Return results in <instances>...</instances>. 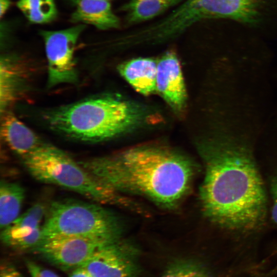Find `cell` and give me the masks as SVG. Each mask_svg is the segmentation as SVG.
<instances>
[{
    "label": "cell",
    "mask_w": 277,
    "mask_h": 277,
    "mask_svg": "<svg viewBox=\"0 0 277 277\" xmlns=\"http://www.w3.org/2000/svg\"><path fill=\"white\" fill-rule=\"evenodd\" d=\"M200 144L205 167L200 189L204 216L226 232L238 235L261 230L267 219L268 199L259 165V135L215 130Z\"/></svg>",
    "instance_id": "1"
},
{
    "label": "cell",
    "mask_w": 277,
    "mask_h": 277,
    "mask_svg": "<svg viewBox=\"0 0 277 277\" xmlns=\"http://www.w3.org/2000/svg\"><path fill=\"white\" fill-rule=\"evenodd\" d=\"M78 162L112 190L142 195L167 208L183 199L195 171L188 158L158 146L136 147Z\"/></svg>",
    "instance_id": "2"
},
{
    "label": "cell",
    "mask_w": 277,
    "mask_h": 277,
    "mask_svg": "<svg viewBox=\"0 0 277 277\" xmlns=\"http://www.w3.org/2000/svg\"><path fill=\"white\" fill-rule=\"evenodd\" d=\"M140 110L113 95L87 98L47 112L44 118L53 130L87 142L103 141L139 123Z\"/></svg>",
    "instance_id": "3"
},
{
    "label": "cell",
    "mask_w": 277,
    "mask_h": 277,
    "mask_svg": "<svg viewBox=\"0 0 277 277\" xmlns=\"http://www.w3.org/2000/svg\"><path fill=\"white\" fill-rule=\"evenodd\" d=\"M22 160L29 174L42 183L73 191L102 205L129 207L136 205L100 182L78 162L52 145L43 143Z\"/></svg>",
    "instance_id": "4"
},
{
    "label": "cell",
    "mask_w": 277,
    "mask_h": 277,
    "mask_svg": "<svg viewBox=\"0 0 277 277\" xmlns=\"http://www.w3.org/2000/svg\"><path fill=\"white\" fill-rule=\"evenodd\" d=\"M101 205L71 199L53 202L42 226L43 239L77 236L109 241L120 239L121 228L117 219Z\"/></svg>",
    "instance_id": "5"
},
{
    "label": "cell",
    "mask_w": 277,
    "mask_h": 277,
    "mask_svg": "<svg viewBox=\"0 0 277 277\" xmlns=\"http://www.w3.org/2000/svg\"><path fill=\"white\" fill-rule=\"evenodd\" d=\"M263 0H185L157 22L160 33L170 39L180 35L199 22L229 18L254 25L261 17Z\"/></svg>",
    "instance_id": "6"
},
{
    "label": "cell",
    "mask_w": 277,
    "mask_h": 277,
    "mask_svg": "<svg viewBox=\"0 0 277 277\" xmlns=\"http://www.w3.org/2000/svg\"><path fill=\"white\" fill-rule=\"evenodd\" d=\"M85 28V25H79L59 31L42 32L48 63L49 87L76 82L74 50Z\"/></svg>",
    "instance_id": "7"
},
{
    "label": "cell",
    "mask_w": 277,
    "mask_h": 277,
    "mask_svg": "<svg viewBox=\"0 0 277 277\" xmlns=\"http://www.w3.org/2000/svg\"><path fill=\"white\" fill-rule=\"evenodd\" d=\"M114 241L94 238L57 236L43 239L33 250L61 269L72 270L81 266L99 248Z\"/></svg>",
    "instance_id": "8"
},
{
    "label": "cell",
    "mask_w": 277,
    "mask_h": 277,
    "mask_svg": "<svg viewBox=\"0 0 277 277\" xmlns=\"http://www.w3.org/2000/svg\"><path fill=\"white\" fill-rule=\"evenodd\" d=\"M136 250L120 239L97 250L81 266L94 277H134Z\"/></svg>",
    "instance_id": "9"
},
{
    "label": "cell",
    "mask_w": 277,
    "mask_h": 277,
    "mask_svg": "<svg viewBox=\"0 0 277 277\" xmlns=\"http://www.w3.org/2000/svg\"><path fill=\"white\" fill-rule=\"evenodd\" d=\"M156 92L176 112L184 111L187 93L180 61L172 51L157 61Z\"/></svg>",
    "instance_id": "10"
},
{
    "label": "cell",
    "mask_w": 277,
    "mask_h": 277,
    "mask_svg": "<svg viewBox=\"0 0 277 277\" xmlns=\"http://www.w3.org/2000/svg\"><path fill=\"white\" fill-rule=\"evenodd\" d=\"M1 134L8 147L22 159L44 143L31 130L8 112L4 113L1 120Z\"/></svg>",
    "instance_id": "11"
},
{
    "label": "cell",
    "mask_w": 277,
    "mask_h": 277,
    "mask_svg": "<svg viewBox=\"0 0 277 277\" xmlns=\"http://www.w3.org/2000/svg\"><path fill=\"white\" fill-rule=\"evenodd\" d=\"M121 75L138 92L145 95L156 91L157 62L151 58L139 57L121 64Z\"/></svg>",
    "instance_id": "12"
},
{
    "label": "cell",
    "mask_w": 277,
    "mask_h": 277,
    "mask_svg": "<svg viewBox=\"0 0 277 277\" xmlns=\"http://www.w3.org/2000/svg\"><path fill=\"white\" fill-rule=\"evenodd\" d=\"M76 9L71 20L94 26L98 29L107 30L117 28L120 20L113 12L107 0H74Z\"/></svg>",
    "instance_id": "13"
},
{
    "label": "cell",
    "mask_w": 277,
    "mask_h": 277,
    "mask_svg": "<svg viewBox=\"0 0 277 277\" xmlns=\"http://www.w3.org/2000/svg\"><path fill=\"white\" fill-rule=\"evenodd\" d=\"M25 190L20 185L4 180L0 184V227L2 230L19 215L25 198Z\"/></svg>",
    "instance_id": "14"
},
{
    "label": "cell",
    "mask_w": 277,
    "mask_h": 277,
    "mask_svg": "<svg viewBox=\"0 0 277 277\" xmlns=\"http://www.w3.org/2000/svg\"><path fill=\"white\" fill-rule=\"evenodd\" d=\"M47 210L41 203H37L19 216L10 225L1 230V238H10L24 236L42 227L41 224Z\"/></svg>",
    "instance_id": "15"
},
{
    "label": "cell",
    "mask_w": 277,
    "mask_h": 277,
    "mask_svg": "<svg viewBox=\"0 0 277 277\" xmlns=\"http://www.w3.org/2000/svg\"><path fill=\"white\" fill-rule=\"evenodd\" d=\"M183 0H131L123 7L127 22L133 24L150 19L179 4Z\"/></svg>",
    "instance_id": "16"
},
{
    "label": "cell",
    "mask_w": 277,
    "mask_h": 277,
    "mask_svg": "<svg viewBox=\"0 0 277 277\" xmlns=\"http://www.w3.org/2000/svg\"><path fill=\"white\" fill-rule=\"evenodd\" d=\"M13 61L4 58L1 62V108L6 109L16 98L22 81L21 71Z\"/></svg>",
    "instance_id": "17"
},
{
    "label": "cell",
    "mask_w": 277,
    "mask_h": 277,
    "mask_svg": "<svg viewBox=\"0 0 277 277\" xmlns=\"http://www.w3.org/2000/svg\"><path fill=\"white\" fill-rule=\"evenodd\" d=\"M17 6L32 23L49 22L53 20L57 14L53 0H19Z\"/></svg>",
    "instance_id": "18"
},
{
    "label": "cell",
    "mask_w": 277,
    "mask_h": 277,
    "mask_svg": "<svg viewBox=\"0 0 277 277\" xmlns=\"http://www.w3.org/2000/svg\"><path fill=\"white\" fill-rule=\"evenodd\" d=\"M162 277H207L197 265L189 262H179L172 265Z\"/></svg>",
    "instance_id": "19"
},
{
    "label": "cell",
    "mask_w": 277,
    "mask_h": 277,
    "mask_svg": "<svg viewBox=\"0 0 277 277\" xmlns=\"http://www.w3.org/2000/svg\"><path fill=\"white\" fill-rule=\"evenodd\" d=\"M262 150L277 164V134L267 142ZM275 168L268 177V185L277 188V165Z\"/></svg>",
    "instance_id": "20"
},
{
    "label": "cell",
    "mask_w": 277,
    "mask_h": 277,
    "mask_svg": "<svg viewBox=\"0 0 277 277\" xmlns=\"http://www.w3.org/2000/svg\"><path fill=\"white\" fill-rule=\"evenodd\" d=\"M26 264L31 277H60L52 271L44 268L34 262L28 261Z\"/></svg>",
    "instance_id": "21"
},
{
    "label": "cell",
    "mask_w": 277,
    "mask_h": 277,
    "mask_svg": "<svg viewBox=\"0 0 277 277\" xmlns=\"http://www.w3.org/2000/svg\"><path fill=\"white\" fill-rule=\"evenodd\" d=\"M269 190L271 201L270 209L271 219L274 224L277 226V188L269 185Z\"/></svg>",
    "instance_id": "22"
},
{
    "label": "cell",
    "mask_w": 277,
    "mask_h": 277,
    "mask_svg": "<svg viewBox=\"0 0 277 277\" xmlns=\"http://www.w3.org/2000/svg\"><path fill=\"white\" fill-rule=\"evenodd\" d=\"M1 277H23V276L14 268L11 266H5L1 269Z\"/></svg>",
    "instance_id": "23"
},
{
    "label": "cell",
    "mask_w": 277,
    "mask_h": 277,
    "mask_svg": "<svg viewBox=\"0 0 277 277\" xmlns=\"http://www.w3.org/2000/svg\"><path fill=\"white\" fill-rule=\"evenodd\" d=\"M69 277H94L83 267L80 266L72 270Z\"/></svg>",
    "instance_id": "24"
},
{
    "label": "cell",
    "mask_w": 277,
    "mask_h": 277,
    "mask_svg": "<svg viewBox=\"0 0 277 277\" xmlns=\"http://www.w3.org/2000/svg\"><path fill=\"white\" fill-rule=\"evenodd\" d=\"M10 5V0H0V15L2 17L6 13Z\"/></svg>",
    "instance_id": "25"
},
{
    "label": "cell",
    "mask_w": 277,
    "mask_h": 277,
    "mask_svg": "<svg viewBox=\"0 0 277 277\" xmlns=\"http://www.w3.org/2000/svg\"><path fill=\"white\" fill-rule=\"evenodd\" d=\"M275 75H276L275 76V77H276L275 79H276V80L277 81V73L275 74ZM276 109H277V107H276Z\"/></svg>",
    "instance_id": "26"
},
{
    "label": "cell",
    "mask_w": 277,
    "mask_h": 277,
    "mask_svg": "<svg viewBox=\"0 0 277 277\" xmlns=\"http://www.w3.org/2000/svg\"><path fill=\"white\" fill-rule=\"evenodd\" d=\"M133 1H143V0H132Z\"/></svg>",
    "instance_id": "27"
},
{
    "label": "cell",
    "mask_w": 277,
    "mask_h": 277,
    "mask_svg": "<svg viewBox=\"0 0 277 277\" xmlns=\"http://www.w3.org/2000/svg\"><path fill=\"white\" fill-rule=\"evenodd\" d=\"M107 1H108V0H107Z\"/></svg>",
    "instance_id": "28"
}]
</instances>
